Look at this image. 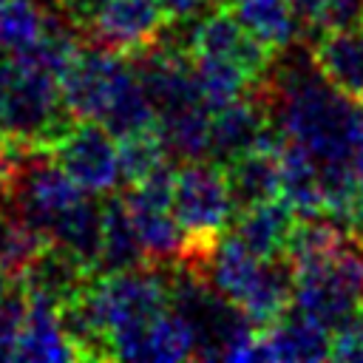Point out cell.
Segmentation results:
<instances>
[{"mask_svg":"<svg viewBox=\"0 0 363 363\" xmlns=\"http://www.w3.org/2000/svg\"><path fill=\"white\" fill-rule=\"evenodd\" d=\"M196 269L230 298L258 329L278 320L295 301V267L286 255L258 258L233 233H224Z\"/></svg>","mask_w":363,"mask_h":363,"instance_id":"cell-1","label":"cell"},{"mask_svg":"<svg viewBox=\"0 0 363 363\" xmlns=\"http://www.w3.org/2000/svg\"><path fill=\"white\" fill-rule=\"evenodd\" d=\"M77 119L68 113L60 79L17 54L0 51V139L51 150Z\"/></svg>","mask_w":363,"mask_h":363,"instance_id":"cell-2","label":"cell"},{"mask_svg":"<svg viewBox=\"0 0 363 363\" xmlns=\"http://www.w3.org/2000/svg\"><path fill=\"white\" fill-rule=\"evenodd\" d=\"M170 207L187 238L182 267H199L235 216L224 167L210 159H187L176 164Z\"/></svg>","mask_w":363,"mask_h":363,"instance_id":"cell-3","label":"cell"},{"mask_svg":"<svg viewBox=\"0 0 363 363\" xmlns=\"http://www.w3.org/2000/svg\"><path fill=\"white\" fill-rule=\"evenodd\" d=\"M295 267V301L301 312L332 329L354 306L363 303V235L352 230L337 247L323 255L292 264Z\"/></svg>","mask_w":363,"mask_h":363,"instance_id":"cell-4","label":"cell"},{"mask_svg":"<svg viewBox=\"0 0 363 363\" xmlns=\"http://www.w3.org/2000/svg\"><path fill=\"white\" fill-rule=\"evenodd\" d=\"M130 57L116 54L105 45L82 40L71 62L60 77V91L68 113L74 119H94L99 122L105 108L111 105L116 88L130 74Z\"/></svg>","mask_w":363,"mask_h":363,"instance_id":"cell-5","label":"cell"},{"mask_svg":"<svg viewBox=\"0 0 363 363\" xmlns=\"http://www.w3.org/2000/svg\"><path fill=\"white\" fill-rule=\"evenodd\" d=\"M57 164L74 179L77 187L94 196L119 190V145L116 136L94 119H77L51 147Z\"/></svg>","mask_w":363,"mask_h":363,"instance_id":"cell-6","label":"cell"},{"mask_svg":"<svg viewBox=\"0 0 363 363\" xmlns=\"http://www.w3.org/2000/svg\"><path fill=\"white\" fill-rule=\"evenodd\" d=\"M184 45L190 54H207L227 60L238 65L252 82H261L272 65V51L255 40L233 14L230 6L207 9L199 17H193V26L184 37Z\"/></svg>","mask_w":363,"mask_h":363,"instance_id":"cell-7","label":"cell"},{"mask_svg":"<svg viewBox=\"0 0 363 363\" xmlns=\"http://www.w3.org/2000/svg\"><path fill=\"white\" fill-rule=\"evenodd\" d=\"M272 133H275V128L269 125L267 102L255 85L250 94H244L210 113L207 159L216 164H227V162L244 156L247 150L258 147L261 142H267Z\"/></svg>","mask_w":363,"mask_h":363,"instance_id":"cell-8","label":"cell"},{"mask_svg":"<svg viewBox=\"0 0 363 363\" xmlns=\"http://www.w3.org/2000/svg\"><path fill=\"white\" fill-rule=\"evenodd\" d=\"M164 26L167 17L159 0H105L102 11L88 26L85 40L130 57L153 45Z\"/></svg>","mask_w":363,"mask_h":363,"instance_id":"cell-9","label":"cell"},{"mask_svg":"<svg viewBox=\"0 0 363 363\" xmlns=\"http://www.w3.org/2000/svg\"><path fill=\"white\" fill-rule=\"evenodd\" d=\"M332 335L323 323L289 306L278 320L258 329V360H329Z\"/></svg>","mask_w":363,"mask_h":363,"instance_id":"cell-10","label":"cell"},{"mask_svg":"<svg viewBox=\"0 0 363 363\" xmlns=\"http://www.w3.org/2000/svg\"><path fill=\"white\" fill-rule=\"evenodd\" d=\"M94 275L96 272H91L74 252L48 241L37 252V258L23 269V275H17V281L23 284V289L31 301H43V303H51V306L60 309Z\"/></svg>","mask_w":363,"mask_h":363,"instance_id":"cell-11","label":"cell"},{"mask_svg":"<svg viewBox=\"0 0 363 363\" xmlns=\"http://www.w3.org/2000/svg\"><path fill=\"white\" fill-rule=\"evenodd\" d=\"M284 136L275 130L267 142L258 147L247 150L244 156L221 164L230 187V199L235 213L269 199L281 196V167H278V150H281Z\"/></svg>","mask_w":363,"mask_h":363,"instance_id":"cell-12","label":"cell"},{"mask_svg":"<svg viewBox=\"0 0 363 363\" xmlns=\"http://www.w3.org/2000/svg\"><path fill=\"white\" fill-rule=\"evenodd\" d=\"M125 201H128V210L133 216V224H136L147 264H153V267L184 264L187 238H184V230L179 227V221L173 216L170 201H150V199H139L133 193H125Z\"/></svg>","mask_w":363,"mask_h":363,"instance_id":"cell-13","label":"cell"},{"mask_svg":"<svg viewBox=\"0 0 363 363\" xmlns=\"http://www.w3.org/2000/svg\"><path fill=\"white\" fill-rule=\"evenodd\" d=\"M309 51L318 71L337 91L363 102V20L318 34Z\"/></svg>","mask_w":363,"mask_h":363,"instance_id":"cell-14","label":"cell"},{"mask_svg":"<svg viewBox=\"0 0 363 363\" xmlns=\"http://www.w3.org/2000/svg\"><path fill=\"white\" fill-rule=\"evenodd\" d=\"M295 210L278 196L252 207H244L233 216L230 233L258 258H278L286 255V241L295 227Z\"/></svg>","mask_w":363,"mask_h":363,"instance_id":"cell-15","label":"cell"},{"mask_svg":"<svg viewBox=\"0 0 363 363\" xmlns=\"http://www.w3.org/2000/svg\"><path fill=\"white\" fill-rule=\"evenodd\" d=\"M145 250L133 224V216L128 210L125 193L113 190L102 199V233H99V258L96 272H119L145 267Z\"/></svg>","mask_w":363,"mask_h":363,"instance_id":"cell-16","label":"cell"},{"mask_svg":"<svg viewBox=\"0 0 363 363\" xmlns=\"http://www.w3.org/2000/svg\"><path fill=\"white\" fill-rule=\"evenodd\" d=\"M230 9L238 23L272 54L286 51L306 37L303 23L298 20L289 0H233Z\"/></svg>","mask_w":363,"mask_h":363,"instance_id":"cell-17","label":"cell"},{"mask_svg":"<svg viewBox=\"0 0 363 363\" xmlns=\"http://www.w3.org/2000/svg\"><path fill=\"white\" fill-rule=\"evenodd\" d=\"M278 167H281V199L295 210V216H323L318 159L303 145L284 139L278 150Z\"/></svg>","mask_w":363,"mask_h":363,"instance_id":"cell-18","label":"cell"},{"mask_svg":"<svg viewBox=\"0 0 363 363\" xmlns=\"http://www.w3.org/2000/svg\"><path fill=\"white\" fill-rule=\"evenodd\" d=\"M14 360H28V363L77 360V352H74V346L68 343V337L62 332L57 306L28 298V312H26V323H23V332H20Z\"/></svg>","mask_w":363,"mask_h":363,"instance_id":"cell-19","label":"cell"},{"mask_svg":"<svg viewBox=\"0 0 363 363\" xmlns=\"http://www.w3.org/2000/svg\"><path fill=\"white\" fill-rule=\"evenodd\" d=\"M196 357L193 335L187 323L173 312L170 306L130 343L125 360H162V363H176V360H190Z\"/></svg>","mask_w":363,"mask_h":363,"instance_id":"cell-20","label":"cell"},{"mask_svg":"<svg viewBox=\"0 0 363 363\" xmlns=\"http://www.w3.org/2000/svg\"><path fill=\"white\" fill-rule=\"evenodd\" d=\"M45 244L48 238L37 233L9 201L0 199V267L9 272V278L23 275V269Z\"/></svg>","mask_w":363,"mask_h":363,"instance_id":"cell-21","label":"cell"},{"mask_svg":"<svg viewBox=\"0 0 363 363\" xmlns=\"http://www.w3.org/2000/svg\"><path fill=\"white\" fill-rule=\"evenodd\" d=\"M193 60V77L196 85L204 96V102L210 105V111L250 94L258 82H252L238 65L218 60V57H207V54H190Z\"/></svg>","mask_w":363,"mask_h":363,"instance_id":"cell-22","label":"cell"},{"mask_svg":"<svg viewBox=\"0 0 363 363\" xmlns=\"http://www.w3.org/2000/svg\"><path fill=\"white\" fill-rule=\"evenodd\" d=\"M48 11L37 0H0V51L20 54L31 48L45 31Z\"/></svg>","mask_w":363,"mask_h":363,"instance_id":"cell-23","label":"cell"},{"mask_svg":"<svg viewBox=\"0 0 363 363\" xmlns=\"http://www.w3.org/2000/svg\"><path fill=\"white\" fill-rule=\"evenodd\" d=\"M116 145H119V173H122L125 184H133V182L145 179L150 170H156L159 164L173 159L156 128L122 136V139H116Z\"/></svg>","mask_w":363,"mask_h":363,"instance_id":"cell-24","label":"cell"},{"mask_svg":"<svg viewBox=\"0 0 363 363\" xmlns=\"http://www.w3.org/2000/svg\"><path fill=\"white\" fill-rule=\"evenodd\" d=\"M26 312H28L26 289L17 278H11L9 289L0 298V360H14L20 332L26 323Z\"/></svg>","mask_w":363,"mask_h":363,"instance_id":"cell-25","label":"cell"},{"mask_svg":"<svg viewBox=\"0 0 363 363\" xmlns=\"http://www.w3.org/2000/svg\"><path fill=\"white\" fill-rule=\"evenodd\" d=\"M332 335V354L329 360L360 363L363 360V303L354 306L340 323L329 329Z\"/></svg>","mask_w":363,"mask_h":363,"instance_id":"cell-26","label":"cell"},{"mask_svg":"<svg viewBox=\"0 0 363 363\" xmlns=\"http://www.w3.org/2000/svg\"><path fill=\"white\" fill-rule=\"evenodd\" d=\"M54 6L85 34L88 26H91V23L96 20V14L102 11L105 0H54Z\"/></svg>","mask_w":363,"mask_h":363,"instance_id":"cell-27","label":"cell"},{"mask_svg":"<svg viewBox=\"0 0 363 363\" xmlns=\"http://www.w3.org/2000/svg\"><path fill=\"white\" fill-rule=\"evenodd\" d=\"M352 173H354V210L349 218V230L354 235H363V133L352 150Z\"/></svg>","mask_w":363,"mask_h":363,"instance_id":"cell-28","label":"cell"},{"mask_svg":"<svg viewBox=\"0 0 363 363\" xmlns=\"http://www.w3.org/2000/svg\"><path fill=\"white\" fill-rule=\"evenodd\" d=\"M159 3H162L167 23H190L193 17L207 11L213 0H159Z\"/></svg>","mask_w":363,"mask_h":363,"instance_id":"cell-29","label":"cell"},{"mask_svg":"<svg viewBox=\"0 0 363 363\" xmlns=\"http://www.w3.org/2000/svg\"><path fill=\"white\" fill-rule=\"evenodd\" d=\"M289 3H292V9H295L298 20L303 23V31H309V28H312V23H315V17L320 14V9H323V3H326V0H289Z\"/></svg>","mask_w":363,"mask_h":363,"instance_id":"cell-30","label":"cell"},{"mask_svg":"<svg viewBox=\"0 0 363 363\" xmlns=\"http://www.w3.org/2000/svg\"><path fill=\"white\" fill-rule=\"evenodd\" d=\"M6 176H9V162H6V147H3V139H0V196H3V187H6Z\"/></svg>","mask_w":363,"mask_h":363,"instance_id":"cell-31","label":"cell"},{"mask_svg":"<svg viewBox=\"0 0 363 363\" xmlns=\"http://www.w3.org/2000/svg\"><path fill=\"white\" fill-rule=\"evenodd\" d=\"M9 284H11V278H9V272L0 267V298H3V292L9 289Z\"/></svg>","mask_w":363,"mask_h":363,"instance_id":"cell-32","label":"cell"},{"mask_svg":"<svg viewBox=\"0 0 363 363\" xmlns=\"http://www.w3.org/2000/svg\"><path fill=\"white\" fill-rule=\"evenodd\" d=\"M213 3H218V6H230L233 0H213Z\"/></svg>","mask_w":363,"mask_h":363,"instance_id":"cell-33","label":"cell"}]
</instances>
